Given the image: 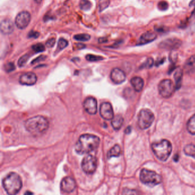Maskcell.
I'll use <instances>...</instances> for the list:
<instances>
[{"label":"cell","instance_id":"40","mask_svg":"<svg viewBox=\"0 0 195 195\" xmlns=\"http://www.w3.org/2000/svg\"><path fill=\"white\" fill-rule=\"evenodd\" d=\"M155 30L158 32H164L165 31V27H163V26H158V27H155Z\"/></svg>","mask_w":195,"mask_h":195},{"label":"cell","instance_id":"10","mask_svg":"<svg viewBox=\"0 0 195 195\" xmlns=\"http://www.w3.org/2000/svg\"><path fill=\"white\" fill-rule=\"evenodd\" d=\"M181 45L180 39L176 38H170L166 39L159 44V48L165 50H174L179 49Z\"/></svg>","mask_w":195,"mask_h":195},{"label":"cell","instance_id":"27","mask_svg":"<svg viewBox=\"0 0 195 195\" xmlns=\"http://www.w3.org/2000/svg\"><path fill=\"white\" fill-rule=\"evenodd\" d=\"M110 4V0H99L98 8L100 11H103L106 9Z\"/></svg>","mask_w":195,"mask_h":195},{"label":"cell","instance_id":"17","mask_svg":"<svg viewBox=\"0 0 195 195\" xmlns=\"http://www.w3.org/2000/svg\"><path fill=\"white\" fill-rule=\"evenodd\" d=\"M0 29L3 34H11L14 30V24L11 20L4 19L1 22Z\"/></svg>","mask_w":195,"mask_h":195},{"label":"cell","instance_id":"38","mask_svg":"<svg viewBox=\"0 0 195 195\" xmlns=\"http://www.w3.org/2000/svg\"><path fill=\"white\" fill-rule=\"evenodd\" d=\"M40 36V33L36 31H30L28 34L29 38H37Z\"/></svg>","mask_w":195,"mask_h":195},{"label":"cell","instance_id":"9","mask_svg":"<svg viewBox=\"0 0 195 195\" xmlns=\"http://www.w3.org/2000/svg\"><path fill=\"white\" fill-rule=\"evenodd\" d=\"M31 20L30 14L27 11H23L18 13L15 19V24L20 29H24L27 27Z\"/></svg>","mask_w":195,"mask_h":195},{"label":"cell","instance_id":"28","mask_svg":"<svg viewBox=\"0 0 195 195\" xmlns=\"http://www.w3.org/2000/svg\"><path fill=\"white\" fill-rule=\"evenodd\" d=\"M86 60L90 62H96L104 60V58L101 56L95 55L93 54H88L86 55Z\"/></svg>","mask_w":195,"mask_h":195},{"label":"cell","instance_id":"45","mask_svg":"<svg viewBox=\"0 0 195 195\" xmlns=\"http://www.w3.org/2000/svg\"><path fill=\"white\" fill-rule=\"evenodd\" d=\"M107 39H105V38H100L99 39V42H101V43H103V42H105L107 41H106Z\"/></svg>","mask_w":195,"mask_h":195},{"label":"cell","instance_id":"47","mask_svg":"<svg viewBox=\"0 0 195 195\" xmlns=\"http://www.w3.org/2000/svg\"><path fill=\"white\" fill-rule=\"evenodd\" d=\"M34 1H35L36 3H37L38 4H40L42 0H34Z\"/></svg>","mask_w":195,"mask_h":195},{"label":"cell","instance_id":"12","mask_svg":"<svg viewBox=\"0 0 195 195\" xmlns=\"http://www.w3.org/2000/svg\"><path fill=\"white\" fill-rule=\"evenodd\" d=\"M83 107L88 114L94 115L97 113V101L93 97L87 98L83 103Z\"/></svg>","mask_w":195,"mask_h":195},{"label":"cell","instance_id":"36","mask_svg":"<svg viewBox=\"0 0 195 195\" xmlns=\"http://www.w3.org/2000/svg\"><path fill=\"white\" fill-rule=\"evenodd\" d=\"M56 43V39L55 38H50L48 39L46 42V46L48 48H52L54 46V44Z\"/></svg>","mask_w":195,"mask_h":195},{"label":"cell","instance_id":"20","mask_svg":"<svg viewBox=\"0 0 195 195\" xmlns=\"http://www.w3.org/2000/svg\"><path fill=\"white\" fill-rule=\"evenodd\" d=\"M124 123V118L120 115L114 116L111 120V125L114 130H119Z\"/></svg>","mask_w":195,"mask_h":195},{"label":"cell","instance_id":"24","mask_svg":"<svg viewBox=\"0 0 195 195\" xmlns=\"http://www.w3.org/2000/svg\"><path fill=\"white\" fill-rule=\"evenodd\" d=\"M184 152L186 155L195 158V144H189L186 145L184 148Z\"/></svg>","mask_w":195,"mask_h":195},{"label":"cell","instance_id":"2","mask_svg":"<svg viewBox=\"0 0 195 195\" xmlns=\"http://www.w3.org/2000/svg\"><path fill=\"white\" fill-rule=\"evenodd\" d=\"M25 129L33 135H41L49 128V122L43 116L37 115L27 119L24 123Z\"/></svg>","mask_w":195,"mask_h":195},{"label":"cell","instance_id":"14","mask_svg":"<svg viewBox=\"0 0 195 195\" xmlns=\"http://www.w3.org/2000/svg\"><path fill=\"white\" fill-rule=\"evenodd\" d=\"M75 180L71 177H66L62 179L61 183V189L65 193H71L76 188Z\"/></svg>","mask_w":195,"mask_h":195},{"label":"cell","instance_id":"7","mask_svg":"<svg viewBox=\"0 0 195 195\" xmlns=\"http://www.w3.org/2000/svg\"><path fill=\"white\" fill-rule=\"evenodd\" d=\"M158 92L160 95L164 98H169L174 94L176 87L173 82L170 79H164L158 85Z\"/></svg>","mask_w":195,"mask_h":195},{"label":"cell","instance_id":"34","mask_svg":"<svg viewBox=\"0 0 195 195\" xmlns=\"http://www.w3.org/2000/svg\"><path fill=\"white\" fill-rule=\"evenodd\" d=\"M154 60L152 58H149L145 60V62L141 65V68H151L153 65Z\"/></svg>","mask_w":195,"mask_h":195},{"label":"cell","instance_id":"15","mask_svg":"<svg viewBox=\"0 0 195 195\" xmlns=\"http://www.w3.org/2000/svg\"><path fill=\"white\" fill-rule=\"evenodd\" d=\"M110 77L114 83L119 85L125 81L126 76L123 71L118 68H115L111 71Z\"/></svg>","mask_w":195,"mask_h":195},{"label":"cell","instance_id":"4","mask_svg":"<svg viewBox=\"0 0 195 195\" xmlns=\"http://www.w3.org/2000/svg\"><path fill=\"white\" fill-rule=\"evenodd\" d=\"M152 149L154 154L160 160L165 162L171 155L172 147L169 141L163 139L153 143Z\"/></svg>","mask_w":195,"mask_h":195},{"label":"cell","instance_id":"41","mask_svg":"<svg viewBox=\"0 0 195 195\" xmlns=\"http://www.w3.org/2000/svg\"><path fill=\"white\" fill-rule=\"evenodd\" d=\"M164 60H165L164 58V59H161V60H157V62L156 63V65L157 66H159V65H161V64H163L164 62Z\"/></svg>","mask_w":195,"mask_h":195},{"label":"cell","instance_id":"11","mask_svg":"<svg viewBox=\"0 0 195 195\" xmlns=\"http://www.w3.org/2000/svg\"><path fill=\"white\" fill-rule=\"evenodd\" d=\"M100 114L103 119L111 120L113 118V110L111 104L109 102H103L100 105Z\"/></svg>","mask_w":195,"mask_h":195},{"label":"cell","instance_id":"1","mask_svg":"<svg viewBox=\"0 0 195 195\" xmlns=\"http://www.w3.org/2000/svg\"><path fill=\"white\" fill-rule=\"evenodd\" d=\"M100 144V139L97 136L84 134L80 136L75 144V151L80 155L87 154L96 150Z\"/></svg>","mask_w":195,"mask_h":195},{"label":"cell","instance_id":"25","mask_svg":"<svg viewBox=\"0 0 195 195\" xmlns=\"http://www.w3.org/2000/svg\"><path fill=\"white\" fill-rule=\"evenodd\" d=\"M92 7V4L89 0H82L80 2V8L82 11H89Z\"/></svg>","mask_w":195,"mask_h":195},{"label":"cell","instance_id":"37","mask_svg":"<svg viewBox=\"0 0 195 195\" xmlns=\"http://www.w3.org/2000/svg\"><path fill=\"white\" fill-rule=\"evenodd\" d=\"M177 53L172 52L169 55V60L172 63H175L177 60Z\"/></svg>","mask_w":195,"mask_h":195},{"label":"cell","instance_id":"32","mask_svg":"<svg viewBox=\"0 0 195 195\" xmlns=\"http://www.w3.org/2000/svg\"><path fill=\"white\" fill-rule=\"evenodd\" d=\"M29 57L27 54H25V55L22 56L18 61V65L21 67L24 66L27 63V60H29Z\"/></svg>","mask_w":195,"mask_h":195},{"label":"cell","instance_id":"39","mask_svg":"<svg viewBox=\"0 0 195 195\" xmlns=\"http://www.w3.org/2000/svg\"><path fill=\"white\" fill-rule=\"evenodd\" d=\"M45 58H46V57H45V56H44V55H41V56H40V57H38V58H37L36 59H35V60H33V62H32V63L34 64V63H36V62H40V60H44V59H45Z\"/></svg>","mask_w":195,"mask_h":195},{"label":"cell","instance_id":"8","mask_svg":"<svg viewBox=\"0 0 195 195\" xmlns=\"http://www.w3.org/2000/svg\"><path fill=\"white\" fill-rule=\"evenodd\" d=\"M82 169L87 174L94 173L98 167V160L96 157L92 155L85 156L82 161Z\"/></svg>","mask_w":195,"mask_h":195},{"label":"cell","instance_id":"22","mask_svg":"<svg viewBox=\"0 0 195 195\" xmlns=\"http://www.w3.org/2000/svg\"><path fill=\"white\" fill-rule=\"evenodd\" d=\"M121 152V150L120 147L118 144H116L109 151L108 157V159H110L112 157H118L120 155Z\"/></svg>","mask_w":195,"mask_h":195},{"label":"cell","instance_id":"19","mask_svg":"<svg viewBox=\"0 0 195 195\" xmlns=\"http://www.w3.org/2000/svg\"><path fill=\"white\" fill-rule=\"evenodd\" d=\"M183 76V70L179 67L176 68L174 74V79L176 83V90H179L181 86L182 79Z\"/></svg>","mask_w":195,"mask_h":195},{"label":"cell","instance_id":"6","mask_svg":"<svg viewBox=\"0 0 195 195\" xmlns=\"http://www.w3.org/2000/svg\"><path fill=\"white\" fill-rule=\"evenodd\" d=\"M154 120V114L150 110L142 109L138 115V125L141 130H146L151 126Z\"/></svg>","mask_w":195,"mask_h":195},{"label":"cell","instance_id":"29","mask_svg":"<svg viewBox=\"0 0 195 195\" xmlns=\"http://www.w3.org/2000/svg\"><path fill=\"white\" fill-rule=\"evenodd\" d=\"M122 195H140V193L137 190L125 188L123 190Z\"/></svg>","mask_w":195,"mask_h":195},{"label":"cell","instance_id":"42","mask_svg":"<svg viewBox=\"0 0 195 195\" xmlns=\"http://www.w3.org/2000/svg\"><path fill=\"white\" fill-rule=\"evenodd\" d=\"M85 47V46L84 45H83V44H78V45H77V48L78 49H83Z\"/></svg>","mask_w":195,"mask_h":195},{"label":"cell","instance_id":"23","mask_svg":"<svg viewBox=\"0 0 195 195\" xmlns=\"http://www.w3.org/2000/svg\"><path fill=\"white\" fill-rule=\"evenodd\" d=\"M187 129L190 134L195 135V114L188 121Z\"/></svg>","mask_w":195,"mask_h":195},{"label":"cell","instance_id":"18","mask_svg":"<svg viewBox=\"0 0 195 195\" xmlns=\"http://www.w3.org/2000/svg\"><path fill=\"white\" fill-rule=\"evenodd\" d=\"M130 83L135 90L137 92H140L142 90L144 85L143 79L140 77L138 76L132 78L130 80Z\"/></svg>","mask_w":195,"mask_h":195},{"label":"cell","instance_id":"35","mask_svg":"<svg viewBox=\"0 0 195 195\" xmlns=\"http://www.w3.org/2000/svg\"><path fill=\"white\" fill-rule=\"evenodd\" d=\"M5 70L6 72L10 73L15 70L16 67L12 62H9L5 65Z\"/></svg>","mask_w":195,"mask_h":195},{"label":"cell","instance_id":"46","mask_svg":"<svg viewBox=\"0 0 195 195\" xmlns=\"http://www.w3.org/2000/svg\"><path fill=\"white\" fill-rule=\"evenodd\" d=\"M191 17L195 18V8L193 11H192V14H191Z\"/></svg>","mask_w":195,"mask_h":195},{"label":"cell","instance_id":"5","mask_svg":"<svg viewBox=\"0 0 195 195\" xmlns=\"http://www.w3.org/2000/svg\"><path fill=\"white\" fill-rule=\"evenodd\" d=\"M140 179L143 184L149 187H154L162 181L161 176L156 172L147 169H142L140 175Z\"/></svg>","mask_w":195,"mask_h":195},{"label":"cell","instance_id":"3","mask_svg":"<svg viewBox=\"0 0 195 195\" xmlns=\"http://www.w3.org/2000/svg\"><path fill=\"white\" fill-rule=\"evenodd\" d=\"M2 184L4 189L9 195H16L21 189L22 180L16 173L11 172L3 180Z\"/></svg>","mask_w":195,"mask_h":195},{"label":"cell","instance_id":"44","mask_svg":"<svg viewBox=\"0 0 195 195\" xmlns=\"http://www.w3.org/2000/svg\"><path fill=\"white\" fill-rule=\"evenodd\" d=\"M190 7L195 6V0H192L190 3Z\"/></svg>","mask_w":195,"mask_h":195},{"label":"cell","instance_id":"26","mask_svg":"<svg viewBox=\"0 0 195 195\" xmlns=\"http://www.w3.org/2000/svg\"><path fill=\"white\" fill-rule=\"evenodd\" d=\"M74 39L78 41L85 42L89 41L91 39V36L88 34H79L75 35L74 36Z\"/></svg>","mask_w":195,"mask_h":195},{"label":"cell","instance_id":"16","mask_svg":"<svg viewBox=\"0 0 195 195\" xmlns=\"http://www.w3.org/2000/svg\"><path fill=\"white\" fill-rule=\"evenodd\" d=\"M157 38V34L152 32H146L143 33L139 38L137 45H144L151 43Z\"/></svg>","mask_w":195,"mask_h":195},{"label":"cell","instance_id":"13","mask_svg":"<svg viewBox=\"0 0 195 195\" xmlns=\"http://www.w3.org/2000/svg\"><path fill=\"white\" fill-rule=\"evenodd\" d=\"M37 81L36 75L32 72L25 73L20 76L19 82L22 85L32 86L36 84Z\"/></svg>","mask_w":195,"mask_h":195},{"label":"cell","instance_id":"43","mask_svg":"<svg viewBox=\"0 0 195 195\" xmlns=\"http://www.w3.org/2000/svg\"><path fill=\"white\" fill-rule=\"evenodd\" d=\"M125 133L126 134H129V133H130V132H131V127H130V126H129V127H128L126 128V130H125Z\"/></svg>","mask_w":195,"mask_h":195},{"label":"cell","instance_id":"30","mask_svg":"<svg viewBox=\"0 0 195 195\" xmlns=\"http://www.w3.org/2000/svg\"><path fill=\"white\" fill-rule=\"evenodd\" d=\"M32 49L36 53H40V52L43 51L45 49V48L43 44L38 43L33 45Z\"/></svg>","mask_w":195,"mask_h":195},{"label":"cell","instance_id":"31","mask_svg":"<svg viewBox=\"0 0 195 195\" xmlns=\"http://www.w3.org/2000/svg\"><path fill=\"white\" fill-rule=\"evenodd\" d=\"M68 45V42L64 38H60L58 42L57 48L60 50H62V49L65 48Z\"/></svg>","mask_w":195,"mask_h":195},{"label":"cell","instance_id":"21","mask_svg":"<svg viewBox=\"0 0 195 195\" xmlns=\"http://www.w3.org/2000/svg\"><path fill=\"white\" fill-rule=\"evenodd\" d=\"M185 71L187 73H190L195 70V55L191 56L187 60L184 67Z\"/></svg>","mask_w":195,"mask_h":195},{"label":"cell","instance_id":"33","mask_svg":"<svg viewBox=\"0 0 195 195\" xmlns=\"http://www.w3.org/2000/svg\"><path fill=\"white\" fill-rule=\"evenodd\" d=\"M168 4L165 1H161L158 3L157 7L159 10L161 11H165L167 10L168 8Z\"/></svg>","mask_w":195,"mask_h":195}]
</instances>
